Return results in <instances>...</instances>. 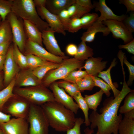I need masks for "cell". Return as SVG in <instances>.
I'll return each instance as SVG.
<instances>
[{
    "label": "cell",
    "instance_id": "cell-54",
    "mask_svg": "<svg viewBox=\"0 0 134 134\" xmlns=\"http://www.w3.org/2000/svg\"><path fill=\"white\" fill-rule=\"evenodd\" d=\"M85 134H92L94 133V129H90L88 127H87L84 131ZM96 134H98V132Z\"/></svg>",
    "mask_w": 134,
    "mask_h": 134
},
{
    "label": "cell",
    "instance_id": "cell-11",
    "mask_svg": "<svg viewBox=\"0 0 134 134\" xmlns=\"http://www.w3.org/2000/svg\"><path fill=\"white\" fill-rule=\"evenodd\" d=\"M116 39H121L126 44L134 38L132 34L128 30L122 21L113 20H108L102 22Z\"/></svg>",
    "mask_w": 134,
    "mask_h": 134
},
{
    "label": "cell",
    "instance_id": "cell-23",
    "mask_svg": "<svg viewBox=\"0 0 134 134\" xmlns=\"http://www.w3.org/2000/svg\"><path fill=\"white\" fill-rule=\"evenodd\" d=\"M116 59H114L108 68L105 71L100 72L97 76L102 79L110 86L113 91L114 98L118 95L120 91L118 90L113 84L110 73L112 68L116 65Z\"/></svg>",
    "mask_w": 134,
    "mask_h": 134
},
{
    "label": "cell",
    "instance_id": "cell-31",
    "mask_svg": "<svg viewBox=\"0 0 134 134\" xmlns=\"http://www.w3.org/2000/svg\"><path fill=\"white\" fill-rule=\"evenodd\" d=\"M70 18H80L84 14L89 12L90 10L76 3H74L67 9Z\"/></svg>",
    "mask_w": 134,
    "mask_h": 134
},
{
    "label": "cell",
    "instance_id": "cell-1",
    "mask_svg": "<svg viewBox=\"0 0 134 134\" xmlns=\"http://www.w3.org/2000/svg\"><path fill=\"white\" fill-rule=\"evenodd\" d=\"M123 77V87L118 95L114 98L111 97L104 100L100 110V114L93 110L90 116V129L97 127L98 134H118L119 125L122 118V114H117L119 106L126 96L134 91L127 85L125 75Z\"/></svg>",
    "mask_w": 134,
    "mask_h": 134
},
{
    "label": "cell",
    "instance_id": "cell-53",
    "mask_svg": "<svg viewBox=\"0 0 134 134\" xmlns=\"http://www.w3.org/2000/svg\"><path fill=\"white\" fill-rule=\"evenodd\" d=\"M5 87L4 84V74L3 71L0 72V91Z\"/></svg>",
    "mask_w": 134,
    "mask_h": 134
},
{
    "label": "cell",
    "instance_id": "cell-39",
    "mask_svg": "<svg viewBox=\"0 0 134 134\" xmlns=\"http://www.w3.org/2000/svg\"><path fill=\"white\" fill-rule=\"evenodd\" d=\"M93 78L94 86L100 87L104 92L106 97H109L111 94L110 91L111 90L110 86L106 82L97 76H93Z\"/></svg>",
    "mask_w": 134,
    "mask_h": 134
},
{
    "label": "cell",
    "instance_id": "cell-20",
    "mask_svg": "<svg viewBox=\"0 0 134 134\" xmlns=\"http://www.w3.org/2000/svg\"><path fill=\"white\" fill-rule=\"evenodd\" d=\"M118 127L119 134H134V109L124 114Z\"/></svg>",
    "mask_w": 134,
    "mask_h": 134
},
{
    "label": "cell",
    "instance_id": "cell-12",
    "mask_svg": "<svg viewBox=\"0 0 134 134\" xmlns=\"http://www.w3.org/2000/svg\"><path fill=\"white\" fill-rule=\"evenodd\" d=\"M0 127L4 134H29V124L26 119L10 118L0 124Z\"/></svg>",
    "mask_w": 134,
    "mask_h": 134
},
{
    "label": "cell",
    "instance_id": "cell-56",
    "mask_svg": "<svg viewBox=\"0 0 134 134\" xmlns=\"http://www.w3.org/2000/svg\"><path fill=\"white\" fill-rule=\"evenodd\" d=\"M2 22V20L1 17L0 16V26Z\"/></svg>",
    "mask_w": 134,
    "mask_h": 134
},
{
    "label": "cell",
    "instance_id": "cell-46",
    "mask_svg": "<svg viewBox=\"0 0 134 134\" xmlns=\"http://www.w3.org/2000/svg\"><path fill=\"white\" fill-rule=\"evenodd\" d=\"M119 3L124 5L127 8V13L134 11V0H120Z\"/></svg>",
    "mask_w": 134,
    "mask_h": 134
},
{
    "label": "cell",
    "instance_id": "cell-47",
    "mask_svg": "<svg viewBox=\"0 0 134 134\" xmlns=\"http://www.w3.org/2000/svg\"><path fill=\"white\" fill-rule=\"evenodd\" d=\"M75 2L90 11L94 8V5L90 0H76Z\"/></svg>",
    "mask_w": 134,
    "mask_h": 134
},
{
    "label": "cell",
    "instance_id": "cell-27",
    "mask_svg": "<svg viewBox=\"0 0 134 134\" xmlns=\"http://www.w3.org/2000/svg\"><path fill=\"white\" fill-rule=\"evenodd\" d=\"M15 78H14L7 86L0 91V111H2L3 107L7 100L14 94Z\"/></svg>",
    "mask_w": 134,
    "mask_h": 134
},
{
    "label": "cell",
    "instance_id": "cell-2",
    "mask_svg": "<svg viewBox=\"0 0 134 134\" xmlns=\"http://www.w3.org/2000/svg\"><path fill=\"white\" fill-rule=\"evenodd\" d=\"M49 126L57 131L67 132L74 126V113L55 100L41 105Z\"/></svg>",
    "mask_w": 134,
    "mask_h": 134
},
{
    "label": "cell",
    "instance_id": "cell-5",
    "mask_svg": "<svg viewBox=\"0 0 134 134\" xmlns=\"http://www.w3.org/2000/svg\"><path fill=\"white\" fill-rule=\"evenodd\" d=\"M84 62L74 58L64 59L59 67L46 74L41 80L42 85L47 87L56 81L62 79L72 71L77 69H81L84 65Z\"/></svg>",
    "mask_w": 134,
    "mask_h": 134
},
{
    "label": "cell",
    "instance_id": "cell-24",
    "mask_svg": "<svg viewBox=\"0 0 134 134\" xmlns=\"http://www.w3.org/2000/svg\"><path fill=\"white\" fill-rule=\"evenodd\" d=\"M93 49L87 46L86 42L82 41L77 47V53L74 58L80 61H84L93 57Z\"/></svg>",
    "mask_w": 134,
    "mask_h": 134
},
{
    "label": "cell",
    "instance_id": "cell-3",
    "mask_svg": "<svg viewBox=\"0 0 134 134\" xmlns=\"http://www.w3.org/2000/svg\"><path fill=\"white\" fill-rule=\"evenodd\" d=\"M11 12L23 20L34 25L42 32L49 27L39 15L32 0H12Z\"/></svg>",
    "mask_w": 134,
    "mask_h": 134
},
{
    "label": "cell",
    "instance_id": "cell-7",
    "mask_svg": "<svg viewBox=\"0 0 134 134\" xmlns=\"http://www.w3.org/2000/svg\"><path fill=\"white\" fill-rule=\"evenodd\" d=\"M31 104L24 98L14 94L4 104L2 111L15 118L26 119Z\"/></svg>",
    "mask_w": 134,
    "mask_h": 134
},
{
    "label": "cell",
    "instance_id": "cell-32",
    "mask_svg": "<svg viewBox=\"0 0 134 134\" xmlns=\"http://www.w3.org/2000/svg\"><path fill=\"white\" fill-rule=\"evenodd\" d=\"M56 82L59 87L64 89L72 97L78 92H80L76 83H70L63 80Z\"/></svg>",
    "mask_w": 134,
    "mask_h": 134
},
{
    "label": "cell",
    "instance_id": "cell-15",
    "mask_svg": "<svg viewBox=\"0 0 134 134\" xmlns=\"http://www.w3.org/2000/svg\"><path fill=\"white\" fill-rule=\"evenodd\" d=\"M55 32L50 27L42 32V43L47 51L51 54L64 57L66 56L60 48L55 37Z\"/></svg>",
    "mask_w": 134,
    "mask_h": 134
},
{
    "label": "cell",
    "instance_id": "cell-45",
    "mask_svg": "<svg viewBox=\"0 0 134 134\" xmlns=\"http://www.w3.org/2000/svg\"><path fill=\"white\" fill-rule=\"evenodd\" d=\"M119 48L126 49L129 53L134 55V39L124 45H120Z\"/></svg>",
    "mask_w": 134,
    "mask_h": 134
},
{
    "label": "cell",
    "instance_id": "cell-43",
    "mask_svg": "<svg viewBox=\"0 0 134 134\" xmlns=\"http://www.w3.org/2000/svg\"><path fill=\"white\" fill-rule=\"evenodd\" d=\"M123 61L127 67L129 72V79L126 83L128 86H130L132 84L134 79V66L128 61L125 55Z\"/></svg>",
    "mask_w": 134,
    "mask_h": 134
},
{
    "label": "cell",
    "instance_id": "cell-19",
    "mask_svg": "<svg viewBox=\"0 0 134 134\" xmlns=\"http://www.w3.org/2000/svg\"><path fill=\"white\" fill-rule=\"evenodd\" d=\"M102 59L100 57L90 58L86 60L82 68H84L88 74L97 77L100 72L106 67L107 62L101 61Z\"/></svg>",
    "mask_w": 134,
    "mask_h": 134
},
{
    "label": "cell",
    "instance_id": "cell-33",
    "mask_svg": "<svg viewBox=\"0 0 134 134\" xmlns=\"http://www.w3.org/2000/svg\"><path fill=\"white\" fill-rule=\"evenodd\" d=\"M26 57L28 67L33 69L52 62L45 61L39 57L32 54L25 55Z\"/></svg>",
    "mask_w": 134,
    "mask_h": 134
},
{
    "label": "cell",
    "instance_id": "cell-50",
    "mask_svg": "<svg viewBox=\"0 0 134 134\" xmlns=\"http://www.w3.org/2000/svg\"><path fill=\"white\" fill-rule=\"evenodd\" d=\"M11 116L0 111V125L8 121Z\"/></svg>",
    "mask_w": 134,
    "mask_h": 134
},
{
    "label": "cell",
    "instance_id": "cell-22",
    "mask_svg": "<svg viewBox=\"0 0 134 134\" xmlns=\"http://www.w3.org/2000/svg\"><path fill=\"white\" fill-rule=\"evenodd\" d=\"M75 2L76 0H46L45 7L51 13L58 15Z\"/></svg>",
    "mask_w": 134,
    "mask_h": 134
},
{
    "label": "cell",
    "instance_id": "cell-55",
    "mask_svg": "<svg viewBox=\"0 0 134 134\" xmlns=\"http://www.w3.org/2000/svg\"><path fill=\"white\" fill-rule=\"evenodd\" d=\"M0 134H4L3 131L0 127Z\"/></svg>",
    "mask_w": 134,
    "mask_h": 134
},
{
    "label": "cell",
    "instance_id": "cell-49",
    "mask_svg": "<svg viewBox=\"0 0 134 134\" xmlns=\"http://www.w3.org/2000/svg\"><path fill=\"white\" fill-rule=\"evenodd\" d=\"M11 42H9L0 44V55H6Z\"/></svg>",
    "mask_w": 134,
    "mask_h": 134
},
{
    "label": "cell",
    "instance_id": "cell-18",
    "mask_svg": "<svg viewBox=\"0 0 134 134\" xmlns=\"http://www.w3.org/2000/svg\"><path fill=\"white\" fill-rule=\"evenodd\" d=\"M83 33L81 37L82 41L85 42H91L95 39L96 34L99 32L102 33L104 36H107L110 33L107 27L102 22L97 20Z\"/></svg>",
    "mask_w": 134,
    "mask_h": 134
},
{
    "label": "cell",
    "instance_id": "cell-9",
    "mask_svg": "<svg viewBox=\"0 0 134 134\" xmlns=\"http://www.w3.org/2000/svg\"><path fill=\"white\" fill-rule=\"evenodd\" d=\"M32 54L43 60L53 63H61L64 60L68 57H64L54 55L39 44L27 39L23 54Z\"/></svg>",
    "mask_w": 134,
    "mask_h": 134
},
{
    "label": "cell",
    "instance_id": "cell-14",
    "mask_svg": "<svg viewBox=\"0 0 134 134\" xmlns=\"http://www.w3.org/2000/svg\"><path fill=\"white\" fill-rule=\"evenodd\" d=\"M37 12L41 18L45 20L49 27L55 33L66 35V33L64 27L57 15L53 14L45 7L41 6L36 8Z\"/></svg>",
    "mask_w": 134,
    "mask_h": 134
},
{
    "label": "cell",
    "instance_id": "cell-41",
    "mask_svg": "<svg viewBox=\"0 0 134 134\" xmlns=\"http://www.w3.org/2000/svg\"><path fill=\"white\" fill-rule=\"evenodd\" d=\"M84 122V120L81 117L76 118L74 125L67 131V134H81L80 127Z\"/></svg>",
    "mask_w": 134,
    "mask_h": 134
},
{
    "label": "cell",
    "instance_id": "cell-38",
    "mask_svg": "<svg viewBox=\"0 0 134 134\" xmlns=\"http://www.w3.org/2000/svg\"><path fill=\"white\" fill-rule=\"evenodd\" d=\"M12 0H0V16L2 21H4L7 15L11 12Z\"/></svg>",
    "mask_w": 134,
    "mask_h": 134
},
{
    "label": "cell",
    "instance_id": "cell-37",
    "mask_svg": "<svg viewBox=\"0 0 134 134\" xmlns=\"http://www.w3.org/2000/svg\"><path fill=\"white\" fill-rule=\"evenodd\" d=\"M88 74L85 71L79 69L78 70H74L70 72L66 77L62 80L71 83H76Z\"/></svg>",
    "mask_w": 134,
    "mask_h": 134
},
{
    "label": "cell",
    "instance_id": "cell-8",
    "mask_svg": "<svg viewBox=\"0 0 134 134\" xmlns=\"http://www.w3.org/2000/svg\"><path fill=\"white\" fill-rule=\"evenodd\" d=\"M6 19L11 26L13 42L23 54L28 39L24 27L23 20L11 12L7 16Z\"/></svg>",
    "mask_w": 134,
    "mask_h": 134
},
{
    "label": "cell",
    "instance_id": "cell-25",
    "mask_svg": "<svg viewBox=\"0 0 134 134\" xmlns=\"http://www.w3.org/2000/svg\"><path fill=\"white\" fill-rule=\"evenodd\" d=\"M13 41V36L10 24L6 19L0 26V44Z\"/></svg>",
    "mask_w": 134,
    "mask_h": 134
},
{
    "label": "cell",
    "instance_id": "cell-42",
    "mask_svg": "<svg viewBox=\"0 0 134 134\" xmlns=\"http://www.w3.org/2000/svg\"><path fill=\"white\" fill-rule=\"evenodd\" d=\"M129 31L132 33L134 32V12L131 11L128 16L122 21Z\"/></svg>",
    "mask_w": 134,
    "mask_h": 134
},
{
    "label": "cell",
    "instance_id": "cell-48",
    "mask_svg": "<svg viewBox=\"0 0 134 134\" xmlns=\"http://www.w3.org/2000/svg\"><path fill=\"white\" fill-rule=\"evenodd\" d=\"M77 46L73 43H70L66 46V49L67 53L70 56H75L76 54Z\"/></svg>",
    "mask_w": 134,
    "mask_h": 134
},
{
    "label": "cell",
    "instance_id": "cell-51",
    "mask_svg": "<svg viewBox=\"0 0 134 134\" xmlns=\"http://www.w3.org/2000/svg\"><path fill=\"white\" fill-rule=\"evenodd\" d=\"M33 1L36 8L41 6L45 7L46 0H34Z\"/></svg>",
    "mask_w": 134,
    "mask_h": 134
},
{
    "label": "cell",
    "instance_id": "cell-40",
    "mask_svg": "<svg viewBox=\"0 0 134 134\" xmlns=\"http://www.w3.org/2000/svg\"><path fill=\"white\" fill-rule=\"evenodd\" d=\"M82 28L80 18H71L68 24L66 31L74 33L78 32Z\"/></svg>",
    "mask_w": 134,
    "mask_h": 134
},
{
    "label": "cell",
    "instance_id": "cell-21",
    "mask_svg": "<svg viewBox=\"0 0 134 134\" xmlns=\"http://www.w3.org/2000/svg\"><path fill=\"white\" fill-rule=\"evenodd\" d=\"M25 32L28 39L43 46L42 32L34 24L23 20Z\"/></svg>",
    "mask_w": 134,
    "mask_h": 134
},
{
    "label": "cell",
    "instance_id": "cell-13",
    "mask_svg": "<svg viewBox=\"0 0 134 134\" xmlns=\"http://www.w3.org/2000/svg\"><path fill=\"white\" fill-rule=\"evenodd\" d=\"M20 69L13 57V45H10L6 56L3 70L5 87L8 85L15 78Z\"/></svg>",
    "mask_w": 134,
    "mask_h": 134
},
{
    "label": "cell",
    "instance_id": "cell-4",
    "mask_svg": "<svg viewBox=\"0 0 134 134\" xmlns=\"http://www.w3.org/2000/svg\"><path fill=\"white\" fill-rule=\"evenodd\" d=\"M13 93L27 100L31 104L41 106L55 100L52 91L42 85L23 87H14Z\"/></svg>",
    "mask_w": 134,
    "mask_h": 134
},
{
    "label": "cell",
    "instance_id": "cell-16",
    "mask_svg": "<svg viewBox=\"0 0 134 134\" xmlns=\"http://www.w3.org/2000/svg\"><path fill=\"white\" fill-rule=\"evenodd\" d=\"M15 78V87H23L42 85L41 81L34 75L33 69L30 68L21 70Z\"/></svg>",
    "mask_w": 134,
    "mask_h": 134
},
{
    "label": "cell",
    "instance_id": "cell-26",
    "mask_svg": "<svg viewBox=\"0 0 134 134\" xmlns=\"http://www.w3.org/2000/svg\"><path fill=\"white\" fill-rule=\"evenodd\" d=\"M104 93L101 89L93 95H85L84 98L89 108L93 111H97V108L101 101L103 95Z\"/></svg>",
    "mask_w": 134,
    "mask_h": 134
},
{
    "label": "cell",
    "instance_id": "cell-29",
    "mask_svg": "<svg viewBox=\"0 0 134 134\" xmlns=\"http://www.w3.org/2000/svg\"><path fill=\"white\" fill-rule=\"evenodd\" d=\"M13 45V55L16 62L21 70L28 68L26 56L19 49L16 44Z\"/></svg>",
    "mask_w": 134,
    "mask_h": 134
},
{
    "label": "cell",
    "instance_id": "cell-6",
    "mask_svg": "<svg viewBox=\"0 0 134 134\" xmlns=\"http://www.w3.org/2000/svg\"><path fill=\"white\" fill-rule=\"evenodd\" d=\"M26 119L29 134H48L49 125L40 106L31 104Z\"/></svg>",
    "mask_w": 134,
    "mask_h": 134
},
{
    "label": "cell",
    "instance_id": "cell-28",
    "mask_svg": "<svg viewBox=\"0 0 134 134\" xmlns=\"http://www.w3.org/2000/svg\"><path fill=\"white\" fill-rule=\"evenodd\" d=\"M72 98L75 100L79 108H80L83 112L85 117L84 123L85 125L86 126H89L90 123L88 116V112L89 108L84 97L82 96L81 92H79Z\"/></svg>",
    "mask_w": 134,
    "mask_h": 134
},
{
    "label": "cell",
    "instance_id": "cell-17",
    "mask_svg": "<svg viewBox=\"0 0 134 134\" xmlns=\"http://www.w3.org/2000/svg\"><path fill=\"white\" fill-rule=\"evenodd\" d=\"M93 4L95 11H99L100 13L97 19L98 21L102 22L108 20H113L122 21L128 16L124 14L118 15L115 14L107 6L105 0H99L98 2H94Z\"/></svg>",
    "mask_w": 134,
    "mask_h": 134
},
{
    "label": "cell",
    "instance_id": "cell-35",
    "mask_svg": "<svg viewBox=\"0 0 134 134\" xmlns=\"http://www.w3.org/2000/svg\"><path fill=\"white\" fill-rule=\"evenodd\" d=\"M80 91L92 90L94 86L93 76L87 74L76 83Z\"/></svg>",
    "mask_w": 134,
    "mask_h": 134
},
{
    "label": "cell",
    "instance_id": "cell-30",
    "mask_svg": "<svg viewBox=\"0 0 134 134\" xmlns=\"http://www.w3.org/2000/svg\"><path fill=\"white\" fill-rule=\"evenodd\" d=\"M61 64L52 63L43 65L33 69V72L34 75L41 81L48 71L58 67L60 66Z\"/></svg>",
    "mask_w": 134,
    "mask_h": 134
},
{
    "label": "cell",
    "instance_id": "cell-52",
    "mask_svg": "<svg viewBox=\"0 0 134 134\" xmlns=\"http://www.w3.org/2000/svg\"><path fill=\"white\" fill-rule=\"evenodd\" d=\"M6 56L0 55V72L3 71Z\"/></svg>",
    "mask_w": 134,
    "mask_h": 134
},
{
    "label": "cell",
    "instance_id": "cell-34",
    "mask_svg": "<svg viewBox=\"0 0 134 134\" xmlns=\"http://www.w3.org/2000/svg\"><path fill=\"white\" fill-rule=\"evenodd\" d=\"M124 104L119 108L120 114H124L134 109V91L129 93L125 97Z\"/></svg>",
    "mask_w": 134,
    "mask_h": 134
},
{
    "label": "cell",
    "instance_id": "cell-10",
    "mask_svg": "<svg viewBox=\"0 0 134 134\" xmlns=\"http://www.w3.org/2000/svg\"><path fill=\"white\" fill-rule=\"evenodd\" d=\"M49 87L55 101L71 110L74 114L77 113L79 108L78 105L74 101L72 97L67 94L64 89L58 86L56 82H53Z\"/></svg>",
    "mask_w": 134,
    "mask_h": 134
},
{
    "label": "cell",
    "instance_id": "cell-36",
    "mask_svg": "<svg viewBox=\"0 0 134 134\" xmlns=\"http://www.w3.org/2000/svg\"><path fill=\"white\" fill-rule=\"evenodd\" d=\"M99 17L98 14L95 13L84 14L80 18L82 28L87 29L97 20Z\"/></svg>",
    "mask_w": 134,
    "mask_h": 134
},
{
    "label": "cell",
    "instance_id": "cell-44",
    "mask_svg": "<svg viewBox=\"0 0 134 134\" xmlns=\"http://www.w3.org/2000/svg\"><path fill=\"white\" fill-rule=\"evenodd\" d=\"M57 15L63 25L65 30L66 31L68 24L70 19L67 9H64L61 11Z\"/></svg>",
    "mask_w": 134,
    "mask_h": 134
}]
</instances>
